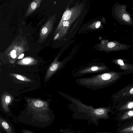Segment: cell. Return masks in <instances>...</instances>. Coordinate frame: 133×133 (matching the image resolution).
I'll return each instance as SVG.
<instances>
[{"mask_svg":"<svg viewBox=\"0 0 133 133\" xmlns=\"http://www.w3.org/2000/svg\"><path fill=\"white\" fill-rule=\"evenodd\" d=\"M119 74L115 72L104 73L90 78L78 79V83L83 86L92 89H99L101 87L117 80Z\"/></svg>","mask_w":133,"mask_h":133,"instance_id":"1","label":"cell"},{"mask_svg":"<svg viewBox=\"0 0 133 133\" xmlns=\"http://www.w3.org/2000/svg\"><path fill=\"white\" fill-rule=\"evenodd\" d=\"M133 131V118L124 122L118 128L117 133H127Z\"/></svg>","mask_w":133,"mask_h":133,"instance_id":"2","label":"cell"},{"mask_svg":"<svg viewBox=\"0 0 133 133\" xmlns=\"http://www.w3.org/2000/svg\"><path fill=\"white\" fill-rule=\"evenodd\" d=\"M117 118L120 122L129 121L133 118V109L126 110L122 113L118 115Z\"/></svg>","mask_w":133,"mask_h":133,"instance_id":"3","label":"cell"},{"mask_svg":"<svg viewBox=\"0 0 133 133\" xmlns=\"http://www.w3.org/2000/svg\"><path fill=\"white\" fill-rule=\"evenodd\" d=\"M0 125L7 133H12V129L10 125L4 119L0 118Z\"/></svg>","mask_w":133,"mask_h":133,"instance_id":"4","label":"cell"},{"mask_svg":"<svg viewBox=\"0 0 133 133\" xmlns=\"http://www.w3.org/2000/svg\"><path fill=\"white\" fill-rule=\"evenodd\" d=\"M115 62L119 65L121 69L123 70H126L131 69L132 68L131 65L125 63L123 61L120 59L115 60Z\"/></svg>","mask_w":133,"mask_h":133,"instance_id":"5","label":"cell"},{"mask_svg":"<svg viewBox=\"0 0 133 133\" xmlns=\"http://www.w3.org/2000/svg\"><path fill=\"white\" fill-rule=\"evenodd\" d=\"M133 109V101H129L121 106L119 108L120 110L126 111Z\"/></svg>","mask_w":133,"mask_h":133,"instance_id":"6","label":"cell"},{"mask_svg":"<svg viewBox=\"0 0 133 133\" xmlns=\"http://www.w3.org/2000/svg\"><path fill=\"white\" fill-rule=\"evenodd\" d=\"M71 12L69 10H66L64 12L62 16V19L64 20H68L71 17Z\"/></svg>","mask_w":133,"mask_h":133,"instance_id":"7","label":"cell"},{"mask_svg":"<svg viewBox=\"0 0 133 133\" xmlns=\"http://www.w3.org/2000/svg\"><path fill=\"white\" fill-rule=\"evenodd\" d=\"M34 105L36 107L41 108L44 106V103L42 101H38L34 103Z\"/></svg>","mask_w":133,"mask_h":133,"instance_id":"8","label":"cell"},{"mask_svg":"<svg viewBox=\"0 0 133 133\" xmlns=\"http://www.w3.org/2000/svg\"><path fill=\"white\" fill-rule=\"evenodd\" d=\"M61 133H74V132L69 129H65L62 130Z\"/></svg>","mask_w":133,"mask_h":133,"instance_id":"9","label":"cell"},{"mask_svg":"<svg viewBox=\"0 0 133 133\" xmlns=\"http://www.w3.org/2000/svg\"><path fill=\"white\" fill-rule=\"evenodd\" d=\"M57 64H54L50 68V69L51 71H54L57 69Z\"/></svg>","mask_w":133,"mask_h":133,"instance_id":"10","label":"cell"},{"mask_svg":"<svg viewBox=\"0 0 133 133\" xmlns=\"http://www.w3.org/2000/svg\"><path fill=\"white\" fill-rule=\"evenodd\" d=\"M123 18L124 20L127 21H129L130 19L129 16L126 14L123 15Z\"/></svg>","mask_w":133,"mask_h":133,"instance_id":"11","label":"cell"},{"mask_svg":"<svg viewBox=\"0 0 133 133\" xmlns=\"http://www.w3.org/2000/svg\"><path fill=\"white\" fill-rule=\"evenodd\" d=\"M115 45V44L114 43L111 42L108 43V46L109 48H112L114 47Z\"/></svg>","mask_w":133,"mask_h":133,"instance_id":"12","label":"cell"},{"mask_svg":"<svg viewBox=\"0 0 133 133\" xmlns=\"http://www.w3.org/2000/svg\"><path fill=\"white\" fill-rule=\"evenodd\" d=\"M37 4L35 2H33L31 4V8L33 10L35 9L37 6Z\"/></svg>","mask_w":133,"mask_h":133,"instance_id":"13","label":"cell"},{"mask_svg":"<svg viewBox=\"0 0 133 133\" xmlns=\"http://www.w3.org/2000/svg\"><path fill=\"white\" fill-rule=\"evenodd\" d=\"M11 98L9 96H6L5 98V102L7 104L9 103L10 102Z\"/></svg>","mask_w":133,"mask_h":133,"instance_id":"14","label":"cell"},{"mask_svg":"<svg viewBox=\"0 0 133 133\" xmlns=\"http://www.w3.org/2000/svg\"><path fill=\"white\" fill-rule=\"evenodd\" d=\"M31 60L29 58H25L24 59L23 61V62L25 64H28L30 63Z\"/></svg>","mask_w":133,"mask_h":133,"instance_id":"15","label":"cell"},{"mask_svg":"<svg viewBox=\"0 0 133 133\" xmlns=\"http://www.w3.org/2000/svg\"><path fill=\"white\" fill-rule=\"evenodd\" d=\"M48 29L46 27L43 28L42 30V32L43 34H45L48 31Z\"/></svg>","mask_w":133,"mask_h":133,"instance_id":"16","label":"cell"},{"mask_svg":"<svg viewBox=\"0 0 133 133\" xmlns=\"http://www.w3.org/2000/svg\"><path fill=\"white\" fill-rule=\"evenodd\" d=\"M127 94L129 95L133 94V86L127 92Z\"/></svg>","mask_w":133,"mask_h":133,"instance_id":"17","label":"cell"},{"mask_svg":"<svg viewBox=\"0 0 133 133\" xmlns=\"http://www.w3.org/2000/svg\"><path fill=\"white\" fill-rule=\"evenodd\" d=\"M18 79L22 80H24V79L20 75H17L16 77Z\"/></svg>","mask_w":133,"mask_h":133,"instance_id":"18","label":"cell"},{"mask_svg":"<svg viewBox=\"0 0 133 133\" xmlns=\"http://www.w3.org/2000/svg\"><path fill=\"white\" fill-rule=\"evenodd\" d=\"M101 24V23L100 21H98L95 27L96 28H98L99 27Z\"/></svg>","mask_w":133,"mask_h":133,"instance_id":"19","label":"cell"},{"mask_svg":"<svg viewBox=\"0 0 133 133\" xmlns=\"http://www.w3.org/2000/svg\"><path fill=\"white\" fill-rule=\"evenodd\" d=\"M63 25L64 26H68L69 24V22L66 21V22L64 21L63 22Z\"/></svg>","mask_w":133,"mask_h":133,"instance_id":"20","label":"cell"},{"mask_svg":"<svg viewBox=\"0 0 133 133\" xmlns=\"http://www.w3.org/2000/svg\"><path fill=\"white\" fill-rule=\"evenodd\" d=\"M16 51L15 50H13L12 51L10 52V55L11 56L16 54Z\"/></svg>","mask_w":133,"mask_h":133,"instance_id":"21","label":"cell"},{"mask_svg":"<svg viewBox=\"0 0 133 133\" xmlns=\"http://www.w3.org/2000/svg\"><path fill=\"white\" fill-rule=\"evenodd\" d=\"M23 133H34L28 130H23Z\"/></svg>","mask_w":133,"mask_h":133,"instance_id":"22","label":"cell"},{"mask_svg":"<svg viewBox=\"0 0 133 133\" xmlns=\"http://www.w3.org/2000/svg\"><path fill=\"white\" fill-rule=\"evenodd\" d=\"M24 56V54H22L21 55H20L19 57L18 58V59H21L22 58H23Z\"/></svg>","mask_w":133,"mask_h":133,"instance_id":"23","label":"cell"},{"mask_svg":"<svg viewBox=\"0 0 133 133\" xmlns=\"http://www.w3.org/2000/svg\"><path fill=\"white\" fill-rule=\"evenodd\" d=\"M11 56L12 58H15L16 57V54H15V55Z\"/></svg>","mask_w":133,"mask_h":133,"instance_id":"24","label":"cell"},{"mask_svg":"<svg viewBox=\"0 0 133 133\" xmlns=\"http://www.w3.org/2000/svg\"><path fill=\"white\" fill-rule=\"evenodd\" d=\"M58 36H59L58 34H57L56 35L54 39H56L58 37Z\"/></svg>","mask_w":133,"mask_h":133,"instance_id":"25","label":"cell"},{"mask_svg":"<svg viewBox=\"0 0 133 133\" xmlns=\"http://www.w3.org/2000/svg\"><path fill=\"white\" fill-rule=\"evenodd\" d=\"M110 133L109 132H99V133Z\"/></svg>","mask_w":133,"mask_h":133,"instance_id":"26","label":"cell"},{"mask_svg":"<svg viewBox=\"0 0 133 133\" xmlns=\"http://www.w3.org/2000/svg\"><path fill=\"white\" fill-rule=\"evenodd\" d=\"M77 133H82L80 131H78Z\"/></svg>","mask_w":133,"mask_h":133,"instance_id":"27","label":"cell"},{"mask_svg":"<svg viewBox=\"0 0 133 133\" xmlns=\"http://www.w3.org/2000/svg\"><path fill=\"white\" fill-rule=\"evenodd\" d=\"M133 133V131H132L131 132H129V133Z\"/></svg>","mask_w":133,"mask_h":133,"instance_id":"28","label":"cell"}]
</instances>
